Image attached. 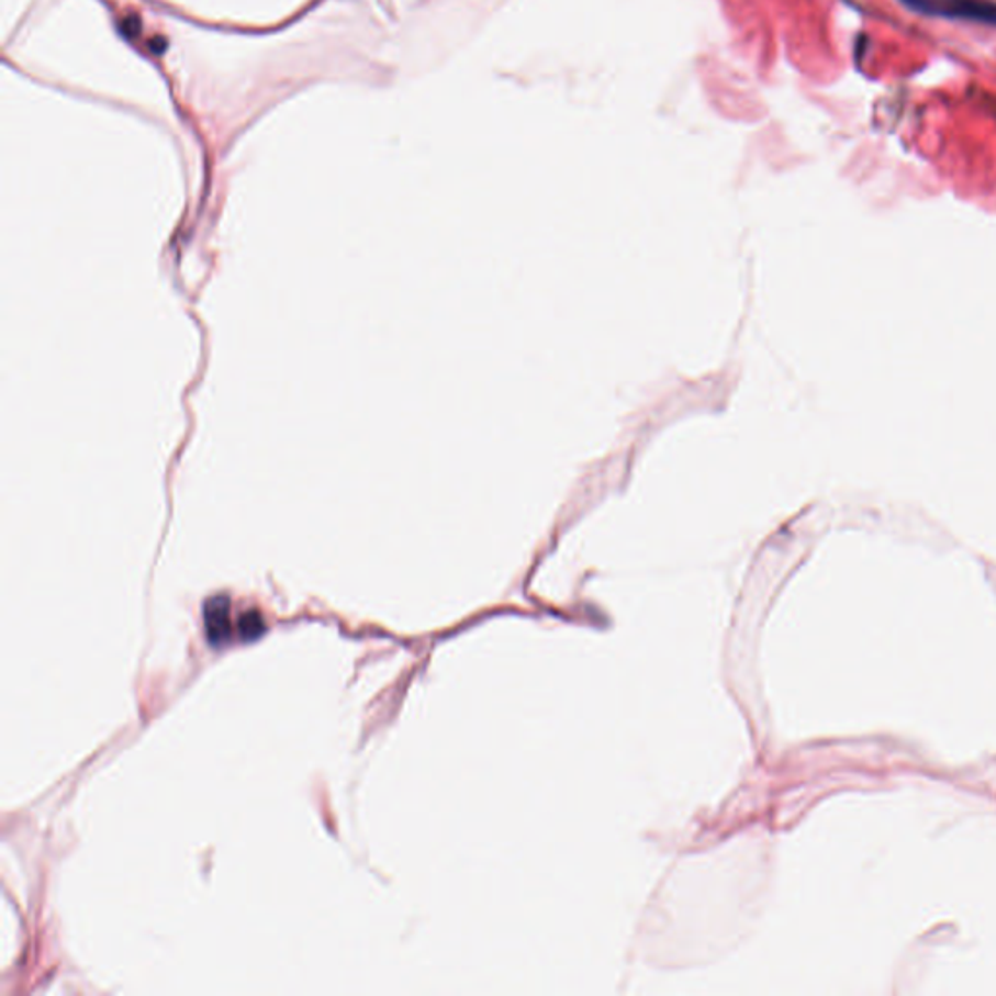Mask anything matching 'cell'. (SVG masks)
I'll list each match as a JSON object with an SVG mask.
<instances>
[{"instance_id": "cell-3", "label": "cell", "mask_w": 996, "mask_h": 996, "mask_svg": "<svg viewBox=\"0 0 996 996\" xmlns=\"http://www.w3.org/2000/svg\"><path fill=\"white\" fill-rule=\"evenodd\" d=\"M267 630V625H265L264 615L259 614L257 609H249L246 614L239 615L238 623H236V633L242 640H257L261 635Z\"/></svg>"}, {"instance_id": "cell-2", "label": "cell", "mask_w": 996, "mask_h": 996, "mask_svg": "<svg viewBox=\"0 0 996 996\" xmlns=\"http://www.w3.org/2000/svg\"><path fill=\"white\" fill-rule=\"evenodd\" d=\"M206 640L213 647L221 648L234 637V625L231 619V600L226 596H214L203 607Z\"/></svg>"}, {"instance_id": "cell-1", "label": "cell", "mask_w": 996, "mask_h": 996, "mask_svg": "<svg viewBox=\"0 0 996 996\" xmlns=\"http://www.w3.org/2000/svg\"><path fill=\"white\" fill-rule=\"evenodd\" d=\"M907 9L925 16L945 18L996 26L995 0H902Z\"/></svg>"}]
</instances>
